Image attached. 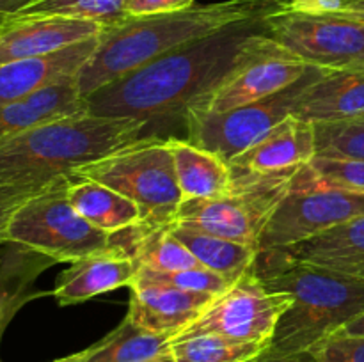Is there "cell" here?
<instances>
[{
    "label": "cell",
    "mask_w": 364,
    "mask_h": 362,
    "mask_svg": "<svg viewBox=\"0 0 364 362\" xmlns=\"http://www.w3.org/2000/svg\"><path fill=\"white\" fill-rule=\"evenodd\" d=\"M60 16L110 27L128 16L124 0H39L13 18Z\"/></svg>",
    "instance_id": "obj_27"
},
{
    "label": "cell",
    "mask_w": 364,
    "mask_h": 362,
    "mask_svg": "<svg viewBox=\"0 0 364 362\" xmlns=\"http://www.w3.org/2000/svg\"><path fill=\"white\" fill-rule=\"evenodd\" d=\"M137 272L139 265L134 259L110 248L102 254L70 263V266L59 273L50 295L63 307L77 305L117 287H130Z\"/></svg>",
    "instance_id": "obj_18"
},
{
    "label": "cell",
    "mask_w": 364,
    "mask_h": 362,
    "mask_svg": "<svg viewBox=\"0 0 364 362\" xmlns=\"http://www.w3.org/2000/svg\"><path fill=\"white\" fill-rule=\"evenodd\" d=\"M277 251L295 261L364 280V215L340 224L311 240Z\"/></svg>",
    "instance_id": "obj_19"
},
{
    "label": "cell",
    "mask_w": 364,
    "mask_h": 362,
    "mask_svg": "<svg viewBox=\"0 0 364 362\" xmlns=\"http://www.w3.org/2000/svg\"><path fill=\"white\" fill-rule=\"evenodd\" d=\"M171 233L192 252L199 265L219 273L231 283L238 280L249 268H252L258 256V248L251 245L238 243L180 224H171Z\"/></svg>",
    "instance_id": "obj_24"
},
{
    "label": "cell",
    "mask_w": 364,
    "mask_h": 362,
    "mask_svg": "<svg viewBox=\"0 0 364 362\" xmlns=\"http://www.w3.org/2000/svg\"><path fill=\"white\" fill-rule=\"evenodd\" d=\"M103 25L60 16L7 18L0 27V64L48 55L96 38Z\"/></svg>",
    "instance_id": "obj_14"
},
{
    "label": "cell",
    "mask_w": 364,
    "mask_h": 362,
    "mask_svg": "<svg viewBox=\"0 0 364 362\" xmlns=\"http://www.w3.org/2000/svg\"><path fill=\"white\" fill-rule=\"evenodd\" d=\"M87 112V99L78 89L77 77L48 85L23 99L9 103L0 109V142L14 137L25 130Z\"/></svg>",
    "instance_id": "obj_20"
},
{
    "label": "cell",
    "mask_w": 364,
    "mask_h": 362,
    "mask_svg": "<svg viewBox=\"0 0 364 362\" xmlns=\"http://www.w3.org/2000/svg\"><path fill=\"white\" fill-rule=\"evenodd\" d=\"M255 270L270 291L291 297L267 346L276 353L313 350L364 312L361 279L295 261L277 248L259 251Z\"/></svg>",
    "instance_id": "obj_4"
},
{
    "label": "cell",
    "mask_w": 364,
    "mask_h": 362,
    "mask_svg": "<svg viewBox=\"0 0 364 362\" xmlns=\"http://www.w3.org/2000/svg\"><path fill=\"white\" fill-rule=\"evenodd\" d=\"M316 155L364 160V119L315 124Z\"/></svg>",
    "instance_id": "obj_28"
},
{
    "label": "cell",
    "mask_w": 364,
    "mask_h": 362,
    "mask_svg": "<svg viewBox=\"0 0 364 362\" xmlns=\"http://www.w3.org/2000/svg\"><path fill=\"white\" fill-rule=\"evenodd\" d=\"M308 123H338L364 119V66L326 70L294 109Z\"/></svg>",
    "instance_id": "obj_17"
},
{
    "label": "cell",
    "mask_w": 364,
    "mask_h": 362,
    "mask_svg": "<svg viewBox=\"0 0 364 362\" xmlns=\"http://www.w3.org/2000/svg\"><path fill=\"white\" fill-rule=\"evenodd\" d=\"M55 263L27 247L6 243L0 252V343L18 311L34 298L48 295L46 291H36L34 283Z\"/></svg>",
    "instance_id": "obj_21"
},
{
    "label": "cell",
    "mask_w": 364,
    "mask_h": 362,
    "mask_svg": "<svg viewBox=\"0 0 364 362\" xmlns=\"http://www.w3.org/2000/svg\"><path fill=\"white\" fill-rule=\"evenodd\" d=\"M311 67L313 66L306 64L304 60L279 45L274 52L242 67L230 80L224 82L210 98L192 109L226 112V110L259 102L297 84Z\"/></svg>",
    "instance_id": "obj_12"
},
{
    "label": "cell",
    "mask_w": 364,
    "mask_h": 362,
    "mask_svg": "<svg viewBox=\"0 0 364 362\" xmlns=\"http://www.w3.org/2000/svg\"><path fill=\"white\" fill-rule=\"evenodd\" d=\"M146 130L144 121L91 112L38 124L0 142V181L18 187H48L142 141Z\"/></svg>",
    "instance_id": "obj_3"
},
{
    "label": "cell",
    "mask_w": 364,
    "mask_h": 362,
    "mask_svg": "<svg viewBox=\"0 0 364 362\" xmlns=\"http://www.w3.org/2000/svg\"><path fill=\"white\" fill-rule=\"evenodd\" d=\"M323 71L326 70L322 67L313 66L291 87L259 102L226 110V112L188 110L183 119L187 126V141L230 162L252 144H256L259 138L265 137L281 121L291 116L306 89Z\"/></svg>",
    "instance_id": "obj_8"
},
{
    "label": "cell",
    "mask_w": 364,
    "mask_h": 362,
    "mask_svg": "<svg viewBox=\"0 0 364 362\" xmlns=\"http://www.w3.org/2000/svg\"><path fill=\"white\" fill-rule=\"evenodd\" d=\"M7 20V18H2V16H0V27H2V23H4V21H6Z\"/></svg>",
    "instance_id": "obj_42"
},
{
    "label": "cell",
    "mask_w": 364,
    "mask_h": 362,
    "mask_svg": "<svg viewBox=\"0 0 364 362\" xmlns=\"http://www.w3.org/2000/svg\"><path fill=\"white\" fill-rule=\"evenodd\" d=\"M249 362H320V358L315 350L295 351V353H276V351L265 348L262 353H258Z\"/></svg>",
    "instance_id": "obj_35"
},
{
    "label": "cell",
    "mask_w": 364,
    "mask_h": 362,
    "mask_svg": "<svg viewBox=\"0 0 364 362\" xmlns=\"http://www.w3.org/2000/svg\"><path fill=\"white\" fill-rule=\"evenodd\" d=\"M68 201L78 215L103 233L114 234L142 224L139 206L100 181L71 177L68 183Z\"/></svg>",
    "instance_id": "obj_23"
},
{
    "label": "cell",
    "mask_w": 364,
    "mask_h": 362,
    "mask_svg": "<svg viewBox=\"0 0 364 362\" xmlns=\"http://www.w3.org/2000/svg\"><path fill=\"white\" fill-rule=\"evenodd\" d=\"M0 362H2V361H0Z\"/></svg>",
    "instance_id": "obj_43"
},
{
    "label": "cell",
    "mask_w": 364,
    "mask_h": 362,
    "mask_svg": "<svg viewBox=\"0 0 364 362\" xmlns=\"http://www.w3.org/2000/svg\"><path fill=\"white\" fill-rule=\"evenodd\" d=\"M173 337L139 327L130 316L89 346L85 362H151L171 351Z\"/></svg>",
    "instance_id": "obj_25"
},
{
    "label": "cell",
    "mask_w": 364,
    "mask_h": 362,
    "mask_svg": "<svg viewBox=\"0 0 364 362\" xmlns=\"http://www.w3.org/2000/svg\"><path fill=\"white\" fill-rule=\"evenodd\" d=\"M347 4L348 0H287L288 11L304 14H333Z\"/></svg>",
    "instance_id": "obj_34"
},
{
    "label": "cell",
    "mask_w": 364,
    "mask_h": 362,
    "mask_svg": "<svg viewBox=\"0 0 364 362\" xmlns=\"http://www.w3.org/2000/svg\"><path fill=\"white\" fill-rule=\"evenodd\" d=\"M267 346L240 343L217 334H198L173 339L171 353L174 362H249Z\"/></svg>",
    "instance_id": "obj_26"
},
{
    "label": "cell",
    "mask_w": 364,
    "mask_h": 362,
    "mask_svg": "<svg viewBox=\"0 0 364 362\" xmlns=\"http://www.w3.org/2000/svg\"><path fill=\"white\" fill-rule=\"evenodd\" d=\"M338 14H345V16L358 18V20L364 21V7L363 9H341V11H338Z\"/></svg>",
    "instance_id": "obj_39"
},
{
    "label": "cell",
    "mask_w": 364,
    "mask_h": 362,
    "mask_svg": "<svg viewBox=\"0 0 364 362\" xmlns=\"http://www.w3.org/2000/svg\"><path fill=\"white\" fill-rule=\"evenodd\" d=\"M43 188L18 187V185L0 181V247L7 243V227H9L11 216L14 215V212Z\"/></svg>",
    "instance_id": "obj_32"
},
{
    "label": "cell",
    "mask_w": 364,
    "mask_h": 362,
    "mask_svg": "<svg viewBox=\"0 0 364 362\" xmlns=\"http://www.w3.org/2000/svg\"><path fill=\"white\" fill-rule=\"evenodd\" d=\"M87 355H89V348H85V350L77 351V353L66 355V357H60V358H53V361H48V362H85Z\"/></svg>",
    "instance_id": "obj_38"
},
{
    "label": "cell",
    "mask_w": 364,
    "mask_h": 362,
    "mask_svg": "<svg viewBox=\"0 0 364 362\" xmlns=\"http://www.w3.org/2000/svg\"><path fill=\"white\" fill-rule=\"evenodd\" d=\"M340 334H347V336H364V312L359 318H355L354 322L348 323L343 330H340Z\"/></svg>",
    "instance_id": "obj_37"
},
{
    "label": "cell",
    "mask_w": 364,
    "mask_h": 362,
    "mask_svg": "<svg viewBox=\"0 0 364 362\" xmlns=\"http://www.w3.org/2000/svg\"><path fill=\"white\" fill-rule=\"evenodd\" d=\"M70 180L48 185L14 212L7 243L27 247L57 263L80 261L112 248L110 234L89 224L68 201Z\"/></svg>",
    "instance_id": "obj_6"
},
{
    "label": "cell",
    "mask_w": 364,
    "mask_h": 362,
    "mask_svg": "<svg viewBox=\"0 0 364 362\" xmlns=\"http://www.w3.org/2000/svg\"><path fill=\"white\" fill-rule=\"evenodd\" d=\"M277 46L267 32V18L228 25L98 89L85 98L87 112L144 121L148 128L183 121L188 109Z\"/></svg>",
    "instance_id": "obj_1"
},
{
    "label": "cell",
    "mask_w": 364,
    "mask_h": 362,
    "mask_svg": "<svg viewBox=\"0 0 364 362\" xmlns=\"http://www.w3.org/2000/svg\"><path fill=\"white\" fill-rule=\"evenodd\" d=\"M100 35L55 53L0 64V109L48 85L78 77L98 46Z\"/></svg>",
    "instance_id": "obj_15"
},
{
    "label": "cell",
    "mask_w": 364,
    "mask_h": 362,
    "mask_svg": "<svg viewBox=\"0 0 364 362\" xmlns=\"http://www.w3.org/2000/svg\"><path fill=\"white\" fill-rule=\"evenodd\" d=\"M297 174L235 176L230 190L210 199L183 201L174 224L205 231L259 251V240Z\"/></svg>",
    "instance_id": "obj_7"
},
{
    "label": "cell",
    "mask_w": 364,
    "mask_h": 362,
    "mask_svg": "<svg viewBox=\"0 0 364 362\" xmlns=\"http://www.w3.org/2000/svg\"><path fill=\"white\" fill-rule=\"evenodd\" d=\"M315 156V124L291 114L228 163L235 176H277L297 174Z\"/></svg>",
    "instance_id": "obj_13"
},
{
    "label": "cell",
    "mask_w": 364,
    "mask_h": 362,
    "mask_svg": "<svg viewBox=\"0 0 364 362\" xmlns=\"http://www.w3.org/2000/svg\"><path fill=\"white\" fill-rule=\"evenodd\" d=\"M38 2L39 0H0V16L13 18Z\"/></svg>",
    "instance_id": "obj_36"
},
{
    "label": "cell",
    "mask_w": 364,
    "mask_h": 362,
    "mask_svg": "<svg viewBox=\"0 0 364 362\" xmlns=\"http://www.w3.org/2000/svg\"><path fill=\"white\" fill-rule=\"evenodd\" d=\"M290 305V295L270 291L252 266L223 295L213 298L205 312L174 339L217 334L240 343L269 346L277 322Z\"/></svg>",
    "instance_id": "obj_11"
},
{
    "label": "cell",
    "mask_w": 364,
    "mask_h": 362,
    "mask_svg": "<svg viewBox=\"0 0 364 362\" xmlns=\"http://www.w3.org/2000/svg\"><path fill=\"white\" fill-rule=\"evenodd\" d=\"M173 155L178 187L183 201L210 199L226 194L233 185V174L226 160L215 153L192 144L187 138H166Z\"/></svg>",
    "instance_id": "obj_22"
},
{
    "label": "cell",
    "mask_w": 364,
    "mask_h": 362,
    "mask_svg": "<svg viewBox=\"0 0 364 362\" xmlns=\"http://www.w3.org/2000/svg\"><path fill=\"white\" fill-rule=\"evenodd\" d=\"M313 350L320 362H364V336L338 332Z\"/></svg>",
    "instance_id": "obj_31"
},
{
    "label": "cell",
    "mask_w": 364,
    "mask_h": 362,
    "mask_svg": "<svg viewBox=\"0 0 364 362\" xmlns=\"http://www.w3.org/2000/svg\"><path fill=\"white\" fill-rule=\"evenodd\" d=\"M270 38L322 70L364 66V21L345 14H304L281 11L267 18Z\"/></svg>",
    "instance_id": "obj_10"
},
{
    "label": "cell",
    "mask_w": 364,
    "mask_h": 362,
    "mask_svg": "<svg viewBox=\"0 0 364 362\" xmlns=\"http://www.w3.org/2000/svg\"><path fill=\"white\" fill-rule=\"evenodd\" d=\"M364 7V0H348L347 6L343 9H363Z\"/></svg>",
    "instance_id": "obj_40"
},
{
    "label": "cell",
    "mask_w": 364,
    "mask_h": 362,
    "mask_svg": "<svg viewBox=\"0 0 364 362\" xmlns=\"http://www.w3.org/2000/svg\"><path fill=\"white\" fill-rule=\"evenodd\" d=\"M194 6V0H124L128 16H148V14L171 13Z\"/></svg>",
    "instance_id": "obj_33"
},
{
    "label": "cell",
    "mask_w": 364,
    "mask_h": 362,
    "mask_svg": "<svg viewBox=\"0 0 364 362\" xmlns=\"http://www.w3.org/2000/svg\"><path fill=\"white\" fill-rule=\"evenodd\" d=\"M151 362H174V357H173V353H167V355H164V357H160V358H156V361H151Z\"/></svg>",
    "instance_id": "obj_41"
},
{
    "label": "cell",
    "mask_w": 364,
    "mask_h": 362,
    "mask_svg": "<svg viewBox=\"0 0 364 362\" xmlns=\"http://www.w3.org/2000/svg\"><path fill=\"white\" fill-rule=\"evenodd\" d=\"M287 9V0H226L171 13L127 16L103 28L95 53L78 73V89L89 98L98 89L228 25L269 18Z\"/></svg>",
    "instance_id": "obj_2"
},
{
    "label": "cell",
    "mask_w": 364,
    "mask_h": 362,
    "mask_svg": "<svg viewBox=\"0 0 364 362\" xmlns=\"http://www.w3.org/2000/svg\"><path fill=\"white\" fill-rule=\"evenodd\" d=\"M134 284H162V286H173L180 287V290L198 291V293H208L219 297L233 283L224 279L219 273L205 268V266L174 270V272H155V270L139 266L137 275H135L134 283L130 286H134Z\"/></svg>",
    "instance_id": "obj_29"
},
{
    "label": "cell",
    "mask_w": 364,
    "mask_h": 362,
    "mask_svg": "<svg viewBox=\"0 0 364 362\" xmlns=\"http://www.w3.org/2000/svg\"><path fill=\"white\" fill-rule=\"evenodd\" d=\"M130 290L128 316L142 329L167 334L173 339L191 327L215 298V295L162 284H134Z\"/></svg>",
    "instance_id": "obj_16"
},
{
    "label": "cell",
    "mask_w": 364,
    "mask_h": 362,
    "mask_svg": "<svg viewBox=\"0 0 364 362\" xmlns=\"http://www.w3.org/2000/svg\"><path fill=\"white\" fill-rule=\"evenodd\" d=\"M361 215L364 194L323 187L316 183L309 167H304L265 226L259 251L297 245Z\"/></svg>",
    "instance_id": "obj_9"
},
{
    "label": "cell",
    "mask_w": 364,
    "mask_h": 362,
    "mask_svg": "<svg viewBox=\"0 0 364 362\" xmlns=\"http://www.w3.org/2000/svg\"><path fill=\"white\" fill-rule=\"evenodd\" d=\"M308 167L316 183L323 187L364 194V160L316 155Z\"/></svg>",
    "instance_id": "obj_30"
},
{
    "label": "cell",
    "mask_w": 364,
    "mask_h": 362,
    "mask_svg": "<svg viewBox=\"0 0 364 362\" xmlns=\"http://www.w3.org/2000/svg\"><path fill=\"white\" fill-rule=\"evenodd\" d=\"M73 177H87L114 188L139 206L142 224L167 227L183 202L173 155L166 141L146 137L107 158L82 167Z\"/></svg>",
    "instance_id": "obj_5"
}]
</instances>
